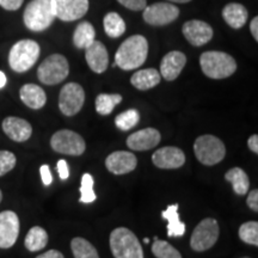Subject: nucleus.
I'll return each mask as SVG.
<instances>
[{"label": "nucleus", "mask_w": 258, "mask_h": 258, "mask_svg": "<svg viewBox=\"0 0 258 258\" xmlns=\"http://www.w3.org/2000/svg\"><path fill=\"white\" fill-rule=\"evenodd\" d=\"M220 228L215 219L206 218L194 228L190 238V246L194 251L203 252L215 245L218 241Z\"/></svg>", "instance_id": "6e6552de"}, {"label": "nucleus", "mask_w": 258, "mask_h": 258, "mask_svg": "<svg viewBox=\"0 0 258 258\" xmlns=\"http://www.w3.org/2000/svg\"><path fill=\"white\" fill-rule=\"evenodd\" d=\"M16 163H17V159L14 153L9 151H0V177L14 169Z\"/></svg>", "instance_id": "f704fd0d"}, {"label": "nucleus", "mask_w": 258, "mask_h": 258, "mask_svg": "<svg viewBox=\"0 0 258 258\" xmlns=\"http://www.w3.org/2000/svg\"><path fill=\"white\" fill-rule=\"evenodd\" d=\"M161 135L156 128H145L131 134L127 139V146L133 151L152 150L160 143Z\"/></svg>", "instance_id": "f3484780"}, {"label": "nucleus", "mask_w": 258, "mask_h": 258, "mask_svg": "<svg viewBox=\"0 0 258 258\" xmlns=\"http://www.w3.org/2000/svg\"><path fill=\"white\" fill-rule=\"evenodd\" d=\"M186 63L184 53L178 50H172L163 57L160 63V76L167 82H172L179 77L180 72Z\"/></svg>", "instance_id": "a211bd4d"}, {"label": "nucleus", "mask_w": 258, "mask_h": 258, "mask_svg": "<svg viewBox=\"0 0 258 258\" xmlns=\"http://www.w3.org/2000/svg\"><path fill=\"white\" fill-rule=\"evenodd\" d=\"M40 173H41V178H42V182H43V184L50 185L51 182H53V176H51L49 166L46 165V164L42 165L40 167Z\"/></svg>", "instance_id": "ea45409f"}, {"label": "nucleus", "mask_w": 258, "mask_h": 258, "mask_svg": "<svg viewBox=\"0 0 258 258\" xmlns=\"http://www.w3.org/2000/svg\"><path fill=\"white\" fill-rule=\"evenodd\" d=\"M6 83H8V79H6L5 73L0 71V89L4 88V86L6 85Z\"/></svg>", "instance_id": "c03bdc74"}, {"label": "nucleus", "mask_w": 258, "mask_h": 258, "mask_svg": "<svg viewBox=\"0 0 258 258\" xmlns=\"http://www.w3.org/2000/svg\"><path fill=\"white\" fill-rule=\"evenodd\" d=\"M70 64L61 54L46 57L37 70V78L44 85H56L69 77Z\"/></svg>", "instance_id": "0eeeda50"}, {"label": "nucleus", "mask_w": 258, "mask_h": 258, "mask_svg": "<svg viewBox=\"0 0 258 258\" xmlns=\"http://www.w3.org/2000/svg\"><path fill=\"white\" fill-rule=\"evenodd\" d=\"M55 18L63 22H73L86 15L89 0H51Z\"/></svg>", "instance_id": "f8f14e48"}, {"label": "nucleus", "mask_w": 258, "mask_h": 258, "mask_svg": "<svg viewBox=\"0 0 258 258\" xmlns=\"http://www.w3.org/2000/svg\"><path fill=\"white\" fill-rule=\"evenodd\" d=\"M239 238L244 243L258 246V222L247 221L239 227Z\"/></svg>", "instance_id": "2f4dec72"}, {"label": "nucleus", "mask_w": 258, "mask_h": 258, "mask_svg": "<svg viewBox=\"0 0 258 258\" xmlns=\"http://www.w3.org/2000/svg\"><path fill=\"white\" fill-rule=\"evenodd\" d=\"M179 9L171 3H156L144 9V21L153 27H163L176 21Z\"/></svg>", "instance_id": "9b49d317"}, {"label": "nucleus", "mask_w": 258, "mask_h": 258, "mask_svg": "<svg viewBox=\"0 0 258 258\" xmlns=\"http://www.w3.org/2000/svg\"><path fill=\"white\" fill-rule=\"evenodd\" d=\"M138 159L133 153L127 151H116L105 159V166L114 175H125L137 169Z\"/></svg>", "instance_id": "dca6fc26"}, {"label": "nucleus", "mask_w": 258, "mask_h": 258, "mask_svg": "<svg viewBox=\"0 0 258 258\" xmlns=\"http://www.w3.org/2000/svg\"><path fill=\"white\" fill-rule=\"evenodd\" d=\"M24 0H0V6L8 11H17Z\"/></svg>", "instance_id": "e433bc0d"}, {"label": "nucleus", "mask_w": 258, "mask_h": 258, "mask_svg": "<svg viewBox=\"0 0 258 258\" xmlns=\"http://www.w3.org/2000/svg\"><path fill=\"white\" fill-rule=\"evenodd\" d=\"M225 179L230 182L237 195H245L249 192L250 178L240 167H232L225 173Z\"/></svg>", "instance_id": "393cba45"}, {"label": "nucleus", "mask_w": 258, "mask_h": 258, "mask_svg": "<svg viewBox=\"0 0 258 258\" xmlns=\"http://www.w3.org/2000/svg\"><path fill=\"white\" fill-rule=\"evenodd\" d=\"M93 177L90 173H84L82 177V185H80V199L82 203H92L96 201L97 195L93 191Z\"/></svg>", "instance_id": "72a5a7b5"}, {"label": "nucleus", "mask_w": 258, "mask_h": 258, "mask_svg": "<svg viewBox=\"0 0 258 258\" xmlns=\"http://www.w3.org/2000/svg\"><path fill=\"white\" fill-rule=\"evenodd\" d=\"M19 218L15 212L0 213V249H10L16 244L19 235Z\"/></svg>", "instance_id": "ddd939ff"}, {"label": "nucleus", "mask_w": 258, "mask_h": 258, "mask_svg": "<svg viewBox=\"0 0 258 258\" xmlns=\"http://www.w3.org/2000/svg\"><path fill=\"white\" fill-rule=\"evenodd\" d=\"M160 80L161 76L156 69H146L135 72L132 76L131 83L135 89L146 91V90L156 88L158 84L160 83Z\"/></svg>", "instance_id": "5701e85b"}, {"label": "nucleus", "mask_w": 258, "mask_h": 258, "mask_svg": "<svg viewBox=\"0 0 258 258\" xmlns=\"http://www.w3.org/2000/svg\"><path fill=\"white\" fill-rule=\"evenodd\" d=\"M122 102V96L117 93H101L96 98V111L99 115H110L115 106Z\"/></svg>", "instance_id": "c85d7f7f"}, {"label": "nucleus", "mask_w": 258, "mask_h": 258, "mask_svg": "<svg viewBox=\"0 0 258 258\" xmlns=\"http://www.w3.org/2000/svg\"><path fill=\"white\" fill-rule=\"evenodd\" d=\"M152 252L157 258H182L179 251L165 240L157 239L152 245Z\"/></svg>", "instance_id": "473e14b6"}, {"label": "nucleus", "mask_w": 258, "mask_h": 258, "mask_svg": "<svg viewBox=\"0 0 258 258\" xmlns=\"http://www.w3.org/2000/svg\"><path fill=\"white\" fill-rule=\"evenodd\" d=\"M2 200H3V192L2 190H0V202H2Z\"/></svg>", "instance_id": "de8ad7c7"}, {"label": "nucleus", "mask_w": 258, "mask_h": 258, "mask_svg": "<svg viewBox=\"0 0 258 258\" xmlns=\"http://www.w3.org/2000/svg\"><path fill=\"white\" fill-rule=\"evenodd\" d=\"M104 30L109 37L117 38L122 36L125 31V23L122 17L116 12H109L103 19Z\"/></svg>", "instance_id": "cd10ccee"}, {"label": "nucleus", "mask_w": 258, "mask_h": 258, "mask_svg": "<svg viewBox=\"0 0 258 258\" xmlns=\"http://www.w3.org/2000/svg\"><path fill=\"white\" fill-rule=\"evenodd\" d=\"M148 55V42L143 35H134L118 47L115 54V64L123 71L143 66Z\"/></svg>", "instance_id": "f257e3e1"}, {"label": "nucleus", "mask_w": 258, "mask_h": 258, "mask_svg": "<svg viewBox=\"0 0 258 258\" xmlns=\"http://www.w3.org/2000/svg\"><path fill=\"white\" fill-rule=\"evenodd\" d=\"M241 258H250V257H241Z\"/></svg>", "instance_id": "09e8293b"}, {"label": "nucleus", "mask_w": 258, "mask_h": 258, "mask_svg": "<svg viewBox=\"0 0 258 258\" xmlns=\"http://www.w3.org/2000/svg\"><path fill=\"white\" fill-rule=\"evenodd\" d=\"M161 217L169 221L167 224V235L171 238L183 237L185 233L184 222L180 221L178 214V205L169 206L165 211L161 212Z\"/></svg>", "instance_id": "b1692460"}, {"label": "nucleus", "mask_w": 258, "mask_h": 258, "mask_svg": "<svg viewBox=\"0 0 258 258\" xmlns=\"http://www.w3.org/2000/svg\"><path fill=\"white\" fill-rule=\"evenodd\" d=\"M3 131L11 140L16 143H24L30 139L32 127L27 120L16 116H9L3 121Z\"/></svg>", "instance_id": "6ab92c4d"}, {"label": "nucleus", "mask_w": 258, "mask_h": 258, "mask_svg": "<svg viewBox=\"0 0 258 258\" xmlns=\"http://www.w3.org/2000/svg\"><path fill=\"white\" fill-rule=\"evenodd\" d=\"M203 74L211 79H225L237 71V62L230 54L224 51H205L200 56Z\"/></svg>", "instance_id": "f03ea898"}, {"label": "nucleus", "mask_w": 258, "mask_h": 258, "mask_svg": "<svg viewBox=\"0 0 258 258\" xmlns=\"http://www.w3.org/2000/svg\"><path fill=\"white\" fill-rule=\"evenodd\" d=\"M71 249L74 258H99L96 247L82 237L73 238L71 241Z\"/></svg>", "instance_id": "c756f323"}, {"label": "nucleus", "mask_w": 258, "mask_h": 258, "mask_svg": "<svg viewBox=\"0 0 258 258\" xmlns=\"http://www.w3.org/2000/svg\"><path fill=\"white\" fill-rule=\"evenodd\" d=\"M182 31L186 41L195 47H201L213 38V29L211 25L199 19L185 22Z\"/></svg>", "instance_id": "2eb2a0df"}, {"label": "nucleus", "mask_w": 258, "mask_h": 258, "mask_svg": "<svg viewBox=\"0 0 258 258\" xmlns=\"http://www.w3.org/2000/svg\"><path fill=\"white\" fill-rule=\"evenodd\" d=\"M170 3H177V4H185V3L191 2V0H167Z\"/></svg>", "instance_id": "a18cd8bd"}, {"label": "nucleus", "mask_w": 258, "mask_h": 258, "mask_svg": "<svg viewBox=\"0 0 258 258\" xmlns=\"http://www.w3.org/2000/svg\"><path fill=\"white\" fill-rule=\"evenodd\" d=\"M246 203L250 209H252V211L256 213L258 212V190L257 189L251 190L249 192V195H247V199H246Z\"/></svg>", "instance_id": "4c0bfd02"}, {"label": "nucleus", "mask_w": 258, "mask_h": 258, "mask_svg": "<svg viewBox=\"0 0 258 258\" xmlns=\"http://www.w3.org/2000/svg\"><path fill=\"white\" fill-rule=\"evenodd\" d=\"M48 233L44 228L40 226H34L29 230L27 237H25L24 245L28 251L30 252H36V251L43 250L48 244Z\"/></svg>", "instance_id": "a878e982"}, {"label": "nucleus", "mask_w": 258, "mask_h": 258, "mask_svg": "<svg viewBox=\"0 0 258 258\" xmlns=\"http://www.w3.org/2000/svg\"><path fill=\"white\" fill-rule=\"evenodd\" d=\"M194 153L203 165H217L226 156L225 144L214 135H201L194 143Z\"/></svg>", "instance_id": "423d86ee"}, {"label": "nucleus", "mask_w": 258, "mask_h": 258, "mask_svg": "<svg viewBox=\"0 0 258 258\" xmlns=\"http://www.w3.org/2000/svg\"><path fill=\"white\" fill-rule=\"evenodd\" d=\"M250 31L252 35L254 41H258V17H254L250 23Z\"/></svg>", "instance_id": "37998d69"}, {"label": "nucleus", "mask_w": 258, "mask_h": 258, "mask_svg": "<svg viewBox=\"0 0 258 258\" xmlns=\"http://www.w3.org/2000/svg\"><path fill=\"white\" fill-rule=\"evenodd\" d=\"M117 2L132 11H140L146 8V0H117Z\"/></svg>", "instance_id": "c9c22d12"}, {"label": "nucleus", "mask_w": 258, "mask_h": 258, "mask_svg": "<svg viewBox=\"0 0 258 258\" xmlns=\"http://www.w3.org/2000/svg\"><path fill=\"white\" fill-rule=\"evenodd\" d=\"M85 102L84 89L77 83H69L61 89L59 109L64 116H74L82 110Z\"/></svg>", "instance_id": "9d476101"}, {"label": "nucleus", "mask_w": 258, "mask_h": 258, "mask_svg": "<svg viewBox=\"0 0 258 258\" xmlns=\"http://www.w3.org/2000/svg\"><path fill=\"white\" fill-rule=\"evenodd\" d=\"M247 146H249V148L253 153H258V135H251L249 140H247Z\"/></svg>", "instance_id": "a19ab883"}, {"label": "nucleus", "mask_w": 258, "mask_h": 258, "mask_svg": "<svg viewBox=\"0 0 258 258\" xmlns=\"http://www.w3.org/2000/svg\"><path fill=\"white\" fill-rule=\"evenodd\" d=\"M247 10L244 5L238 3H231L227 4L222 10V17L225 22L233 29L243 28L247 21Z\"/></svg>", "instance_id": "4be33fe9"}, {"label": "nucleus", "mask_w": 258, "mask_h": 258, "mask_svg": "<svg viewBox=\"0 0 258 258\" xmlns=\"http://www.w3.org/2000/svg\"><path fill=\"white\" fill-rule=\"evenodd\" d=\"M19 96H21L22 102L28 108L34 109V110H38V109L43 108L46 105V92L36 84H25L19 90Z\"/></svg>", "instance_id": "412c9836"}, {"label": "nucleus", "mask_w": 258, "mask_h": 258, "mask_svg": "<svg viewBox=\"0 0 258 258\" xmlns=\"http://www.w3.org/2000/svg\"><path fill=\"white\" fill-rule=\"evenodd\" d=\"M150 238H144V243L145 244H148V243H150Z\"/></svg>", "instance_id": "49530a36"}, {"label": "nucleus", "mask_w": 258, "mask_h": 258, "mask_svg": "<svg viewBox=\"0 0 258 258\" xmlns=\"http://www.w3.org/2000/svg\"><path fill=\"white\" fill-rule=\"evenodd\" d=\"M54 19L51 0H31L24 10V24L31 31H44L53 24Z\"/></svg>", "instance_id": "39448f33"}, {"label": "nucleus", "mask_w": 258, "mask_h": 258, "mask_svg": "<svg viewBox=\"0 0 258 258\" xmlns=\"http://www.w3.org/2000/svg\"><path fill=\"white\" fill-rule=\"evenodd\" d=\"M109 244L115 258H144L143 246L129 228H115L109 237Z\"/></svg>", "instance_id": "7ed1b4c3"}, {"label": "nucleus", "mask_w": 258, "mask_h": 258, "mask_svg": "<svg viewBox=\"0 0 258 258\" xmlns=\"http://www.w3.org/2000/svg\"><path fill=\"white\" fill-rule=\"evenodd\" d=\"M85 59L89 67L95 73H104L109 66L108 50L101 41H93L85 48Z\"/></svg>", "instance_id": "aec40b11"}, {"label": "nucleus", "mask_w": 258, "mask_h": 258, "mask_svg": "<svg viewBox=\"0 0 258 258\" xmlns=\"http://www.w3.org/2000/svg\"><path fill=\"white\" fill-rule=\"evenodd\" d=\"M57 172H59L60 178L62 180H66L70 177V170H69V165H67V161L64 159H60L57 161L56 165Z\"/></svg>", "instance_id": "58836bf2"}, {"label": "nucleus", "mask_w": 258, "mask_h": 258, "mask_svg": "<svg viewBox=\"0 0 258 258\" xmlns=\"http://www.w3.org/2000/svg\"><path fill=\"white\" fill-rule=\"evenodd\" d=\"M153 164L159 169L173 170L184 165L185 154L178 147L166 146L156 151L152 156Z\"/></svg>", "instance_id": "4468645a"}, {"label": "nucleus", "mask_w": 258, "mask_h": 258, "mask_svg": "<svg viewBox=\"0 0 258 258\" xmlns=\"http://www.w3.org/2000/svg\"><path fill=\"white\" fill-rule=\"evenodd\" d=\"M96 31L95 28L89 22H82L76 28L73 34V44L78 49H85L95 41Z\"/></svg>", "instance_id": "bb28decb"}, {"label": "nucleus", "mask_w": 258, "mask_h": 258, "mask_svg": "<svg viewBox=\"0 0 258 258\" xmlns=\"http://www.w3.org/2000/svg\"><path fill=\"white\" fill-rule=\"evenodd\" d=\"M140 121V114L137 109H129L121 114H118L115 118V124L120 131L127 132L129 129L134 128Z\"/></svg>", "instance_id": "7c9ffc66"}, {"label": "nucleus", "mask_w": 258, "mask_h": 258, "mask_svg": "<svg viewBox=\"0 0 258 258\" xmlns=\"http://www.w3.org/2000/svg\"><path fill=\"white\" fill-rule=\"evenodd\" d=\"M41 48L36 41L21 40L12 46L9 53V64L15 72L24 73L36 63Z\"/></svg>", "instance_id": "20e7f679"}, {"label": "nucleus", "mask_w": 258, "mask_h": 258, "mask_svg": "<svg viewBox=\"0 0 258 258\" xmlns=\"http://www.w3.org/2000/svg\"><path fill=\"white\" fill-rule=\"evenodd\" d=\"M36 258H64L63 254L57 250H49L47 252L38 254Z\"/></svg>", "instance_id": "79ce46f5"}, {"label": "nucleus", "mask_w": 258, "mask_h": 258, "mask_svg": "<svg viewBox=\"0 0 258 258\" xmlns=\"http://www.w3.org/2000/svg\"><path fill=\"white\" fill-rule=\"evenodd\" d=\"M50 146L54 151L67 156H82L86 150V144L82 135L70 129L57 131L50 138Z\"/></svg>", "instance_id": "1a4fd4ad"}]
</instances>
